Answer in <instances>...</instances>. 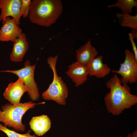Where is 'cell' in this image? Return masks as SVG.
<instances>
[{"label":"cell","mask_w":137,"mask_h":137,"mask_svg":"<svg viewBox=\"0 0 137 137\" xmlns=\"http://www.w3.org/2000/svg\"><path fill=\"white\" fill-rule=\"evenodd\" d=\"M116 74L107 82L106 85L110 89L104 98L108 112L114 115H118L126 109H129L137 103V96L130 93L127 84L123 83Z\"/></svg>","instance_id":"cell-1"},{"label":"cell","mask_w":137,"mask_h":137,"mask_svg":"<svg viewBox=\"0 0 137 137\" xmlns=\"http://www.w3.org/2000/svg\"><path fill=\"white\" fill-rule=\"evenodd\" d=\"M107 7L108 8L117 7L121 10L122 13L129 14L132 12L133 7L137 8V0H118L115 4L108 5Z\"/></svg>","instance_id":"cell-16"},{"label":"cell","mask_w":137,"mask_h":137,"mask_svg":"<svg viewBox=\"0 0 137 137\" xmlns=\"http://www.w3.org/2000/svg\"><path fill=\"white\" fill-rule=\"evenodd\" d=\"M62 10L60 0H33L29 18L33 23L48 27L56 22Z\"/></svg>","instance_id":"cell-2"},{"label":"cell","mask_w":137,"mask_h":137,"mask_svg":"<svg viewBox=\"0 0 137 137\" xmlns=\"http://www.w3.org/2000/svg\"><path fill=\"white\" fill-rule=\"evenodd\" d=\"M134 38L137 39V29H132L131 32Z\"/></svg>","instance_id":"cell-20"},{"label":"cell","mask_w":137,"mask_h":137,"mask_svg":"<svg viewBox=\"0 0 137 137\" xmlns=\"http://www.w3.org/2000/svg\"><path fill=\"white\" fill-rule=\"evenodd\" d=\"M128 35L129 39L131 41L132 46L135 59L136 61L137 62V49L135 44L134 41V38L131 33H129Z\"/></svg>","instance_id":"cell-19"},{"label":"cell","mask_w":137,"mask_h":137,"mask_svg":"<svg viewBox=\"0 0 137 137\" xmlns=\"http://www.w3.org/2000/svg\"><path fill=\"white\" fill-rule=\"evenodd\" d=\"M30 128L38 136H42L50 129L51 122L46 115L33 117L29 122Z\"/></svg>","instance_id":"cell-14"},{"label":"cell","mask_w":137,"mask_h":137,"mask_svg":"<svg viewBox=\"0 0 137 137\" xmlns=\"http://www.w3.org/2000/svg\"><path fill=\"white\" fill-rule=\"evenodd\" d=\"M21 3V0H0V21L3 23L7 17L11 16L19 25L22 16L20 12Z\"/></svg>","instance_id":"cell-7"},{"label":"cell","mask_w":137,"mask_h":137,"mask_svg":"<svg viewBox=\"0 0 137 137\" xmlns=\"http://www.w3.org/2000/svg\"><path fill=\"white\" fill-rule=\"evenodd\" d=\"M68 67V69L66 73L75 83L76 87L82 84L87 80L89 74L86 65L76 61Z\"/></svg>","instance_id":"cell-10"},{"label":"cell","mask_w":137,"mask_h":137,"mask_svg":"<svg viewBox=\"0 0 137 137\" xmlns=\"http://www.w3.org/2000/svg\"><path fill=\"white\" fill-rule=\"evenodd\" d=\"M76 61L86 65L95 59L98 54L96 48L92 45L91 39L76 50Z\"/></svg>","instance_id":"cell-11"},{"label":"cell","mask_w":137,"mask_h":137,"mask_svg":"<svg viewBox=\"0 0 137 137\" xmlns=\"http://www.w3.org/2000/svg\"><path fill=\"white\" fill-rule=\"evenodd\" d=\"M12 50L10 55L11 61L19 62L22 60L28 46L25 34L22 33L13 42Z\"/></svg>","instance_id":"cell-12"},{"label":"cell","mask_w":137,"mask_h":137,"mask_svg":"<svg viewBox=\"0 0 137 137\" xmlns=\"http://www.w3.org/2000/svg\"><path fill=\"white\" fill-rule=\"evenodd\" d=\"M31 3L30 0H21L20 12L24 19L27 17L29 14Z\"/></svg>","instance_id":"cell-18"},{"label":"cell","mask_w":137,"mask_h":137,"mask_svg":"<svg viewBox=\"0 0 137 137\" xmlns=\"http://www.w3.org/2000/svg\"><path fill=\"white\" fill-rule=\"evenodd\" d=\"M24 66V67L18 70H7L1 72H10L17 75L29 89L28 93L30 99L33 101L39 99L40 94L37 84L34 79L35 65H31L30 61L27 60Z\"/></svg>","instance_id":"cell-5"},{"label":"cell","mask_w":137,"mask_h":137,"mask_svg":"<svg viewBox=\"0 0 137 137\" xmlns=\"http://www.w3.org/2000/svg\"><path fill=\"white\" fill-rule=\"evenodd\" d=\"M36 104L31 101L15 105L7 103L2 105L0 109V122L3 123L5 127L24 132L26 125L22 123V117L28 110L35 107Z\"/></svg>","instance_id":"cell-3"},{"label":"cell","mask_w":137,"mask_h":137,"mask_svg":"<svg viewBox=\"0 0 137 137\" xmlns=\"http://www.w3.org/2000/svg\"><path fill=\"white\" fill-rule=\"evenodd\" d=\"M116 15L120 25L123 27L137 29V13L135 15L129 14L117 13Z\"/></svg>","instance_id":"cell-15"},{"label":"cell","mask_w":137,"mask_h":137,"mask_svg":"<svg viewBox=\"0 0 137 137\" xmlns=\"http://www.w3.org/2000/svg\"><path fill=\"white\" fill-rule=\"evenodd\" d=\"M125 57L124 62L120 64L118 70L112 72L120 75L122 83H134L137 80V62L133 53L128 49L125 50Z\"/></svg>","instance_id":"cell-6"},{"label":"cell","mask_w":137,"mask_h":137,"mask_svg":"<svg viewBox=\"0 0 137 137\" xmlns=\"http://www.w3.org/2000/svg\"><path fill=\"white\" fill-rule=\"evenodd\" d=\"M0 29V41L14 42L22 33V30L17 25L14 19L7 17Z\"/></svg>","instance_id":"cell-9"},{"label":"cell","mask_w":137,"mask_h":137,"mask_svg":"<svg viewBox=\"0 0 137 137\" xmlns=\"http://www.w3.org/2000/svg\"><path fill=\"white\" fill-rule=\"evenodd\" d=\"M29 91L23 81L19 78L15 82L9 84L3 95L10 104L15 105L20 102L21 98L24 93Z\"/></svg>","instance_id":"cell-8"},{"label":"cell","mask_w":137,"mask_h":137,"mask_svg":"<svg viewBox=\"0 0 137 137\" xmlns=\"http://www.w3.org/2000/svg\"><path fill=\"white\" fill-rule=\"evenodd\" d=\"M103 57L102 55L99 56L86 65L90 76L99 78L105 77L110 73L111 68L106 64L103 63Z\"/></svg>","instance_id":"cell-13"},{"label":"cell","mask_w":137,"mask_h":137,"mask_svg":"<svg viewBox=\"0 0 137 137\" xmlns=\"http://www.w3.org/2000/svg\"><path fill=\"white\" fill-rule=\"evenodd\" d=\"M131 134L129 133L126 136V137H131ZM119 137H122L121 136H120Z\"/></svg>","instance_id":"cell-22"},{"label":"cell","mask_w":137,"mask_h":137,"mask_svg":"<svg viewBox=\"0 0 137 137\" xmlns=\"http://www.w3.org/2000/svg\"><path fill=\"white\" fill-rule=\"evenodd\" d=\"M0 130L5 133L8 137H37L34 134L31 135V130H29L26 133L21 134L11 130L0 123Z\"/></svg>","instance_id":"cell-17"},{"label":"cell","mask_w":137,"mask_h":137,"mask_svg":"<svg viewBox=\"0 0 137 137\" xmlns=\"http://www.w3.org/2000/svg\"><path fill=\"white\" fill-rule=\"evenodd\" d=\"M131 137H137V130H135L131 134Z\"/></svg>","instance_id":"cell-21"},{"label":"cell","mask_w":137,"mask_h":137,"mask_svg":"<svg viewBox=\"0 0 137 137\" xmlns=\"http://www.w3.org/2000/svg\"><path fill=\"white\" fill-rule=\"evenodd\" d=\"M58 57L56 55L48 58L47 63L53 71V79L47 89L42 93V96L44 100H53L59 105H65L68 90L66 83L57 74L56 66Z\"/></svg>","instance_id":"cell-4"}]
</instances>
